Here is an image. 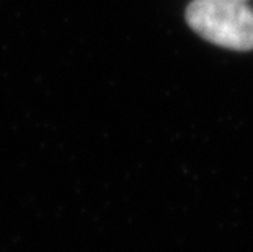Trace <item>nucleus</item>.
<instances>
[{
	"instance_id": "1",
	"label": "nucleus",
	"mask_w": 253,
	"mask_h": 252,
	"mask_svg": "<svg viewBox=\"0 0 253 252\" xmlns=\"http://www.w3.org/2000/svg\"><path fill=\"white\" fill-rule=\"evenodd\" d=\"M190 28L206 41L234 51L253 50V8L239 0H193Z\"/></svg>"
},
{
	"instance_id": "2",
	"label": "nucleus",
	"mask_w": 253,
	"mask_h": 252,
	"mask_svg": "<svg viewBox=\"0 0 253 252\" xmlns=\"http://www.w3.org/2000/svg\"><path fill=\"white\" fill-rule=\"evenodd\" d=\"M239 2H247V0H239Z\"/></svg>"
}]
</instances>
